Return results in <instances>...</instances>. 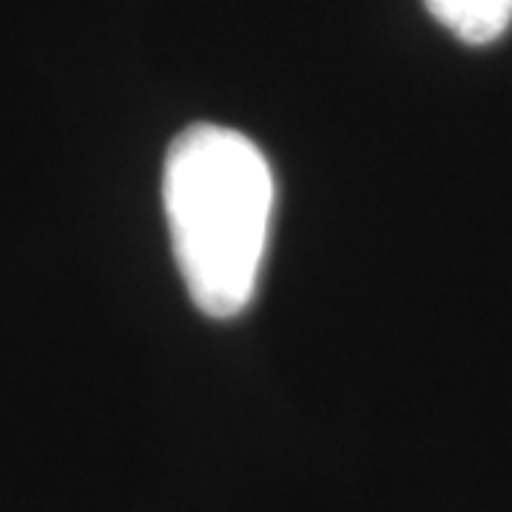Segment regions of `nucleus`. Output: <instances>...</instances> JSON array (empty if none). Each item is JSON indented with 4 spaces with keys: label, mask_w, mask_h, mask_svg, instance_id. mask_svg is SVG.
<instances>
[{
    "label": "nucleus",
    "mask_w": 512,
    "mask_h": 512,
    "mask_svg": "<svg viewBox=\"0 0 512 512\" xmlns=\"http://www.w3.org/2000/svg\"><path fill=\"white\" fill-rule=\"evenodd\" d=\"M430 15L470 46H487L512 23V0H424Z\"/></svg>",
    "instance_id": "2"
},
{
    "label": "nucleus",
    "mask_w": 512,
    "mask_h": 512,
    "mask_svg": "<svg viewBox=\"0 0 512 512\" xmlns=\"http://www.w3.org/2000/svg\"><path fill=\"white\" fill-rule=\"evenodd\" d=\"M163 202L194 305L214 319L245 311L274 217V174L265 154L234 128H185L165 154Z\"/></svg>",
    "instance_id": "1"
}]
</instances>
